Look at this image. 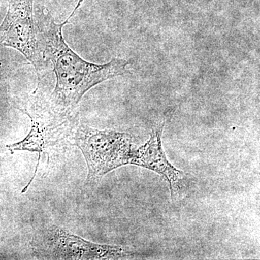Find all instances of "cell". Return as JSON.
I'll list each match as a JSON object with an SVG mask.
<instances>
[{
  "instance_id": "1",
  "label": "cell",
  "mask_w": 260,
  "mask_h": 260,
  "mask_svg": "<svg viewBox=\"0 0 260 260\" xmlns=\"http://www.w3.org/2000/svg\"><path fill=\"white\" fill-rule=\"evenodd\" d=\"M83 2L79 0L63 23H56L47 11L42 12L35 20L44 56L51 61L55 73V88L51 100L56 107L66 110H73L84 95L95 85L129 73V62L125 59L114 58L107 64H93L82 59L65 42L63 28Z\"/></svg>"
},
{
  "instance_id": "4",
  "label": "cell",
  "mask_w": 260,
  "mask_h": 260,
  "mask_svg": "<svg viewBox=\"0 0 260 260\" xmlns=\"http://www.w3.org/2000/svg\"><path fill=\"white\" fill-rule=\"evenodd\" d=\"M32 244L43 259H116L129 255L123 246L88 242L55 225L40 231Z\"/></svg>"
},
{
  "instance_id": "3",
  "label": "cell",
  "mask_w": 260,
  "mask_h": 260,
  "mask_svg": "<svg viewBox=\"0 0 260 260\" xmlns=\"http://www.w3.org/2000/svg\"><path fill=\"white\" fill-rule=\"evenodd\" d=\"M34 0H9L8 13L0 25V47L16 49L35 68L39 81L47 69V59L34 15Z\"/></svg>"
},
{
  "instance_id": "2",
  "label": "cell",
  "mask_w": 260,
  "mask_h": 260,
  "mask_svg": "<svg viewBox=\"0 0 260 260\" xmlns=\"http://www.w3.org/2000/svg\"><path fill=\"white\" fill-rule=\"evenodd\" d=\"M75 140L88 165L87 182L96 181L122 166L132 165L135 148L128 133L81 124Z\"/></svg>"
},
{
  "instance_id": "5",
  "label": "cell",
  "mask_w": 260,
  "mask_h": 260,
  "mask_svg": "<svg viewBox=\"0 0 260 260\" xmlns=\"http://www.w3.org/2000/svg\"><path fill=\"white\" fill-rule=\"evenodd\" d=\"M165 122L162 121L155 126L145 144L135 148L132 165L145 168L157 173L169 183L171 198L177 201L185 193L189 180L184 172L169 162L162 146V135Z\"/></svg>"
},
{
  "instance_id": "6",
  "label": "cell",
  "mask_w": 260,
  "mask_h": 260,
  "mask_svg": "<svg viewBox=\"0 0 260 260\" xmlns=\"http://www.w3.org/2000/svg\"><path fill=\"white\" fill-rule=\"evenodd\" d=\"M2 68H3V62L0 61V73H1Z\"/></svg>"
}]
</instances>
